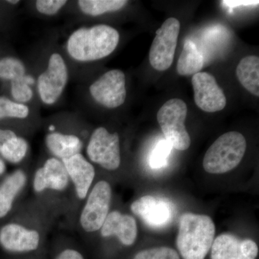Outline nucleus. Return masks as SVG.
<instances>
[{"label":"nucleus","mask_w":259,"mask_h":259,"mask_svg":"<svg viewBox=\"0 0 259 259\" xmlns=\"http://www.w3.org/2000/svg\"><path fill=\"white\" fill-rule=\"evenodd\" d=\"M69 80V69L66 59L59 51H53L35 80L37 97L42 105L53 106L57 103Z\"/></svg>","instance_id":"4"},{"label":"nucleus","mask_w":259,"mask_h":259,"mask_svg":"<svg viewBox=\"0 0 259 259\" xmlns=\"http://www.w3.org/2000/svg\"><path fill=\"white\" fill-rule=\"evenodd\" d=\"M86 153L91 163L108 171L117 169L121 163L118 134L116 132L111 134L104 127H97L90 135Z\"/></svg>","instance_id":"6"},{"label":"nucleus","mask_w":259,"mask_h":259,"mask_svg":"<svg viewBox=\"0 0 259 259\" xmlns=\"http://www.w3.org/2000/svg\"><path fill=\"white\" fill-rule=\"evenodd\" d=\"M28 149L26 139L11 130L0 129V154L6 161L12 163H20L26 157Z\"/></svg>","instance_id":"18"},{"label":"nucleus","mask_w":259,"mask_h":259,"mask_svg":"<svg viewBox=\"0 0 259 259\" xmlns=\"http://www.w3.org/2000/svg\"><path fill=\"white\" fill-rule=\"evenodd\" d=\"M26 182V175L22 170H17L3 181L0 185V218L5 217L10 212L15 198Z\"/></svg>","instance_id":"19"},{"label":"nucleus","mask_w":259,"mask_h":259,"mask_svg":"<svg viewBox=\"0 0 259 259\" xmlns=\"http://www.w3.org/2000/svg\"><path fill=\"white\" fill-rule=\"evenodd\" d=\"M131 211L148 226L161 228L171 221V204L164 199L146 195L133 202Z\"/></svg>","instance_id":"13"},{"label":"nucleus","mask_w":259,"mask_h":259,"mask_svg":"<svg viewBox=\"0 0 259 259\" xmlns=\"http://www.w3.org/2000/svg\"><path fill=\"white\" fill-rule=\"evenodd\" d=\"M258 254V245L253 240L230 233L220 235L211 247V259H255Z\"/></svg>","instance_id":"11"},{"label":"nucleus","mask_w":259,"mask_h":259,"mask_svg":"<svg viewBox=\"0 0 259 259\" xmlns=\"http://www.w3.org/2000/svg\"><path fill=\"white\" fill-rule=\"evenodd\" d=\"M27 67L24 61L16 57L3 58L0 60V78L10 82L27 77Z\"/></svg>","instance_id":"23"},{"label":"nucleus","mask_w":259,"mask_h":259,"mask_svg":"<svg viewBox=\"0 0 259 259\" xmlns=\"http://www.w3.org/2000/svg\"><path fill=\"white\" fill-rule=\"evenodd\" d=\"M187 104L180 99H171L163 104L157 113V120L166 141L178 151L190 148L191 139L186 129Z\"/></svg>","instance_id":"5"},{"label":"nucleus","mask_w":259,"mask_h":259,"mask_svg":"<svg viewBox=\"0 0 259 259\" xmlns=\"http://www.w3.org/2000/svg\"><path fill=\"white\" fill-rule=\"evenodd\" d=\"M69 181L62 161L51 157L35 171L32 187L37 193H41L47 190L62 192L67 188Z\"/></svg>","instance_id":"14"},{"label":"nucleus","mask_w":259,"mask_h":259,"mask_svg":"<svg viewBox=\"0 0 259 259\" xmlns=\"http://www.w3.org/2000/svg\"><path fill=\"white\" fill-rule=\"evenodd\" d=\"M100 231L104 238L116 236L126 246L134 244L137 238L136 219L130 214H122L117 210L109 212Z\"/></svg>","instance_id":"16"},{"label":"nucleus","mask_w":259,"mask_h":259,"mask_svg":"<svg viewBox=\"0 0 259 259\" xmlns=\"http://www.w3.org/2000/svg\"><path fill=\"white\" fill-rule=\"evenodd\" d=\"M246 141L236 131L222 135L207 150L203 159L204 171L221 175L236 168L244 156Z\"/></svg>","instance_id":"3"},{"label":"nucleus","mask_w":259,"mask_h":259,"mask_svg":"<svg viewBox=\"0 0 259 259\" xmlns=\"http://www.w3.org/2000/svg\"><path fill=\"white\" fill-rule=\"evenodd\" d=\"M196 105L206 112L221 111L226 106V95L215 78L207 72H198L192 79Z\"/></svg>","instance_id":"10"},{"label":"nucleus","mask_w":259,"mask_h":259,"mask_svg":"<svg viewBox=\"0 0 259 259\" xmlns=\"http://www.w3.org/2000/svg\"><path fill=\"white\" fill-rule=\"evenodd\" d=\"M86 199L79 216L80 226L87 233H95L101 229L110 212L111 186L106 181H100L90 191Z\"/></svg>","instance_id":"7"},{"label":"nucleus","mask_w":259,"mask_h":259,"mask_svg":"<svg viewBox=\"0 0 259 259\" xmlns=\"http://www.w3.org/2000/svg\"><path fill=\"white\" fill-rule=\"evenodd\" d=\"M45 144L53 157L63 161L82 151V140L77 135L51 131L46 136Z\"/></svg>","instance_id":"17"},{"label":"nucleus","mask_w":259,"mask_h":259,"mask_svg":"<svg viewBox=\"0 0 259 259\" xmlns=\"http://www.w3.org/2000/svg\"><path fill=\"white\" fill-rule=\"evenodd\" d=\"M127 3L128 1L125 0H79L76 2L78 9L83 15L93 18L119 11L125 8Z\"/></svg>","instance_id":"22"},{"label":"nucleus","mask_w":259,"mask_h":259,"mask_svg":"<svg viewBox=\"0 0 259 259\" xmlns=\"http://www.w3.org/2000/svg\"><path fill=\"white\" fill-rule=\"evenodd\" d=\"M40 235L37 230L29 229L19 223H11L0 228V245L13 253H26L37 249Z\"/></svg>","instance_id":"12"},{"label":"nucleus","mask_w":259,"mask_h":259,"mask_svg":"<svg viewBox=\"0 0 259 259\" xmlns=\"http://www.w3.org/2000/svg\"><path fill=\"white\" fill-rule=\"evenodd\" d=\"M171 148L172 146L167 141H160L151 155L150 160L151 166L153 168H158L165 166Z\"/></svg>","instance_id":"28"},{"label":"nucleus","mask_w":259,"mask_h":259,"mask_svg":"<svg viewBox=\"0 0 259 259\" xmlns=\"http://www.w3.org/2000/svg\"><path fill=\"white\" fill-rule=\"evenodd\" d=\"M238 81L254 96L259 97V58L248 56L242 59L236 68Z\"/></svg>","instance_id":"20"},{"label":"nucleus","mask_w":259,"mask_h":259,"mask_svg":"<svg viewBox=\"0 0 259 259\" xmlns=\"http://www.w3.org/2000/svg\"><path fill=\"white\" fill-rule=\"evenodd\" d=\"M69 180L74 185L76 196L80 200L88 197L95 180V169L93 163L81 153L63 160Z\"/></svg>","instance_id":"15"},{"label":"nucleus","mask_w":259,"mask_h":259,"mask_svg":"<svg viewBox=\"0 0 259 259\" xmlns=\"http://www.w3.org/2000/svg\"><path fill=\"white\" fill-rule=\"evenodd\" d=\"M134 259H180L176 250L168 247H158L139 252Z\"/></svg>","instance_id":"26"},{"label":"nucleus","mask_w":259,"mask_h":259,"mask_svg":"<svg viewBox=\"0 0 259 259\" xmlns=\"http://www.w3.org/2000/svg\"><path fill=\"white\" fill-rule=\"evenodd\" d=\"M5 170H6V166L5 162L0 158V176L5 173Z\"/></svg>","instance_id":"31"},{"label":"nucleus","mask_w":259,"mask_h":259,"mask_svg":"<svg viewBox=\"0 0 259 259\" xmlns=\"http://www.w3.org/2000/svg\"><path fill=\"white\" fill-rule=\"evenodd\" d=\"M180 28V22L177 18H170L156 31L149 52L150 64L156 71H166L171 66Z\"/></svg>","instance_id":"9"},{"label":"nucleus","mask_w":259,"mask_h":259,"mask_svg":"<svg viewBox=\"0 0 259 259\" xmlns=\"http://www.w3.org/2000/svg\"><path fill=\"white\" fill-rule=\"evenodd\" d=\"M223 5L234 8L238 6H251V5H258V1H223Z\"/></svg>","instance_id":"30"},{"label":"nucleus","mask_w":259,"mask_h":259,"mask_svg":"<svg viewBox=\"0 0 259 259\" xmlns=\"http://www.w3.org/2000/svg\"><path fill=\"white\" fill-rule=\"evenodd\" d=\"M8 3H9V4L15 5L19 4V3H20V2H19V1H8Z\"/></svg>","instance_id":"32"},{"label":"nucleus","mask_w":259,"mask_h":259,"mask_svg":"<svg viewBox=\"0 0 259 259\" xmlns=\"http://www.w3.org/2000/svg\"><path fill=\"white\" fill-rule=\"evenodd\" d=\"M89 94L94 101L105 108L120 107L127 97L125 74L119 69L106 71L90 85Z\"/></svg>","instance_id":"8"},{"label":"nucleus","mask_w":259,"mask_h":259,"mask_svg":"<svg viewBox=\"0 0 259 259\" xmlns=\"http://www.w3.org/2000/svg\"><path fill=\"white\" fill-rule=\"evenodd\" d=\"M67 3L68 1L65 0H37L34 3V7L39 14L53 17L59 14Z\"/></svg>","instance_id":"27"},{"label":"nucleus","mask_w":259,"mask_h":259,"mask_svg":"<svg viewBox=\"0 0 259 259\" xmlns=\"http://www.w3.org/2000/svg\"><path fill=\"white\" fill-rule=\"evenodd\" d=\"M215 226L209 216L187 212L180 220L177 245L183 259H204L210 250Z\"/></svg>","instance_id":"2"},{"label":"nucleus","mask_w":259,"mask_h":259,"mask_svg":"<svg viewBox=\"0 0 259 259\" xmlns=\"http://www.w3.org/2000/svg\"><path fill=\"white\" fill-rule=\"evenodd\" d=\"M119 42L120 33L115 28L97 24L79 27L71 32L65 42V50L71 60L88 64L111 55Z\"/></svg>","instance_id":"1"},{"label":"nucleus","mask_w":259,"mask_h":259,"mask_svg":"<svg viewBox=\"0 0 259 259\" xmlns=\"http://www.w3.org/2000/svg\"><path fill=\"white\" fill-rule=\"evenodd\" d=\"M56 259H84V258L78 250L67 248L62 250Z\"/></svg>","instance_id":"29"},{"label":"nucleus","mask_w":259,"mask_h":259,"mask_svg":"<svg viewBox=\"0 0 259 259\" xmlns=\"http://www.w3.org/2000/svg\"><path fill=\"white\" fill-rule=\"evenodd\" d=\"M31 114L28 105L18 103L7 97H0V120L4 118H14L25 120Z\"/></svg>","instance_id":"24"},{"label":"nucleus","mask_w":259,"mask_h":259,"mask_svg":"<svg viewBox=\"0 0 259 259\" xmlns=\"http://www.w3.org/2000/svg\"><path fill=\"white\" fill-rule=\"evenodd\" d=\"M11 95L14 101L18 103L28 105L35 96L33 89L32 88L30 79L28 76L23 79L11 82Z\"/></svg>","instance_id":"25"},{"label":"nucleus","mask_w":259,"mask_h":259,"mask_svg":"<svg viewBox=\"0 0 259 259\" xmlns=\"http://www.w3.org/2000/svg\"><path fill=\"white\" fill-rule=\"evenodd\" d=\"M204 66V57L194 42L186 40L178 59L177 71L181 76H190L199 72Z\"/></svg>","instance_id":"21"}]
</instances>
